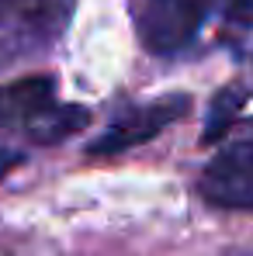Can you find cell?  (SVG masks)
<instances>
[{
	"label": "cell",
	"mask_w": 253,
	"mask_h": 256,
	"mask_svg": "<svg viewBox=\"0 0 253 256\" xmlns=\"http://www.w3.org/2000/svg\"><path fill=\"white\" fill-rule=\"evenodd\" d=\"M218 24H222V38L229 42L253 38V0H225Z\"/></svg>",
	"instance_id": "obj_7"
},
{
	"label": "cell",
	"mask_w": 253,
	"mask_h": 256,
	"mask_svg": "<svg viewBox=\"0 0 253 256\" xmlns=\"http://www.w3.org/2000/svg\"><path fill=\"white\" fill-rule=\"evenodd\" d=\"M90 111L80 104H63L56 94V76L35 73L0 86V132L28 135L39 146L63 142L87 128Z\"/></svg>",
	"instance_id": "obj_1"
},
{
	"label": "cell",
	"mask_w": 253,
	"mask_h": 256,
	"mask_svg": "<svg viewBox=\"0 0 253 256\" xmlns=\"http://www.w3.org/2000/svg\"><path fill=\"white\" fill-rule=\"evenodd\" d=\"M73 0H0V70L56 42Z\"/></svg>",
	"instance_id": "obj_3"
},
{
	"label": "cell",
	"mask_w": 253,
	"mask_h": 256,
	"mask_svg": "<svg viewBox=\"0 0 253 256\" xmlns=\"http://www.w3.org/2000/svg\"><path fill=\"white\" fill-rule=\"evenodd\" d=\"M201 201L222 212H253V132L211 156L198 176Z\"/></svg>",
	"instance_id": "obj_5"
},
{
	"label": "cell",
	"mask_w": 253,
	"mask_h": 256,
	"mask_svg": "<svg viewBox=\"0 0 253 256\" xmlns=\"http://www.w3.org/2000/svg\"><path fill=\"white\" fill-rule=\"evenodd\" d=\"M191 111V97L187 94H167L156 100H139V104H125L115 111L111 125L104 128L90 146L87 156L101 160V156H118L125 149L146 146L149 138H156L163 128H170L173 122H180Z\"/></svg>",
	"instance_id": "obj_4"
},
{
	"label": "cell",
	"mask_w": 253,
	"mask_h": 256,
	"mask_svg": "<svg viewBox=\"0 0 253 256\" xmlns=\"http://www.w3.org/2000/svg\"><path fill=\"white\" fill-rule=\"evenodd\" d=\"M225 0H132L139 45L149 56L173 59L198 42L211 18H222Z\"/></svg>",
	"instance_id": "obj_2"
},
{
	"label": "cell",
	"mask_w": 253,
	"mask_h": 256,
	"mask_svg": "<svg viewBox=\"0 0 253 256\" xmlns=\"http://www.w3.org/2000/svg\"><path fill=\"white\" fill-rule=\"evenodd\" d=\"M250 104H253V80H232L229 86H222L208 108V118H205V128H201V142L205 146L222 142L236 128V122L250 118L246 114Z\"/></svg>",
	"instance_id": "obj_6"
}]
</instances>
